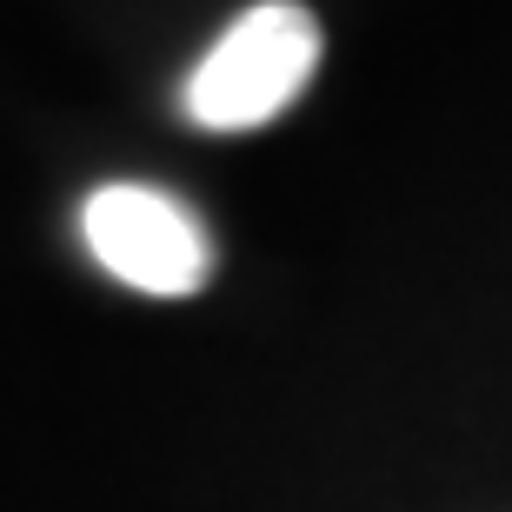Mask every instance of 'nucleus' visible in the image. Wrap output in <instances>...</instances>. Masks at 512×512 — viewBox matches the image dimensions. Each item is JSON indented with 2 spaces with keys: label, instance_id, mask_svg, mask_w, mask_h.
Wrapping results in <instances>:
<instances>
[{
  "label": "nucleus",
  "instance_id": "f257e3e1",
  "mask_svg": "<svg viewBox=\"0 0 512 512\" xmlns=\"http://www.w3.org/2000/svg\"><path fill=\"white\" fill-rule=\"evenodd\" d=\"M320 67V20L300 0H260L207 47L187 80V120L207 133H247L293 107Z\"/></svg>",
  "mask_w": 512,
  "mask_h": 512
},
{
  "label": "nucleus",
  "instance_id": "f03ea898",
  "mask_svg": "<svg viewBox=\"0 0 512 512\" xmlns=\"http://www.w3.org/2000/svg\"><path fill=\"white\" fill-rule=\"evenodd\" d=\"M80 233H87V253H94L120 286L133 293H153V300H187L200 293L213 273L207 233L180 200L153 187H100L87 207H80Z\"/></svg>",
  "mask_w": 512,
  "mask_h": 512
}]
</instances>
